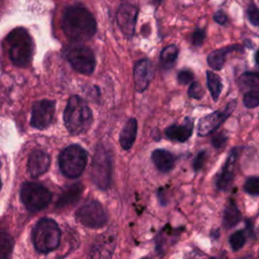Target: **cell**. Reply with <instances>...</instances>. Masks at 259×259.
Returning <instances> with one entry per match:
<instances>
[{
  "label": "cell",
  "instance_id": "6da1fadb",
  "mask_svg": "<svg viewBox=\"0 0 259 259\" xmlns=\"http://www.w3.org/2000/svg\"><path fill=\"white\" fill-rule=\"evenodd\" d=\"M65 35L74 42L90 39L96 32V21L91 12L81 5L68 7L62 18Z\"/></svg>",
  "mask_w": 259,
  "mask_h": 259
},
{
  "label": "cell",
  "instance_id": "7a4b0ae2",
  "mask_svg": "<svg viewBox=\"0 0 259 259\" xmlns=\"http://www.w3.org/2000/svg\"><path fill=\"white\" fill-rule=\"evenodd\" d=\"M93 120L92 111L87 102L77 96H71L64 110V122L71 135L77 136L86 133Z\"/></svg>",
  "mask_w": 259,
  "mask_h": 259
},
{
  "label": "cell",
  "instance_id": "3957f363",
  "mask_svg": "<svg viewBox=\"0 0 259 259\" xmlns=\"http://www.w3.org/2000/svg\"><path fill=\"white\" fill-rule=\"evenodd\" d=\"M6 45L9 59L15 66L29 65L33 55V42L24 28L17 27L11 30L6 37Z\"/></svg>",
  "mask_w": 259,
  "mask_h": 259
},
{
  "label": "cell",
  "instance_id": "277c9868",
  "mask_svg": "<svg viewBox=\"0 0 259 259\" xmlns=\"http://www.w3.org/2000/svg\"><path fill=\"white\" fill-rule=\"evenodd\" d=\"M31 239L36 251L49 253L58 248L61 240V230L53 219L42 218L33 227Z\"/></svg>",
  "mask_w": 259,
  "mask_h": 259
},
{
  "label": "cell",
  "instance_id": "5b68a950",
  "mask_svg": "<svg viewBox=\"0 0 259 259\" xmlns=\"http://www.w3.org/2000/svg\"><path fill=\"white\" fill-rule=\"evenodd\" d=\"M87 161V152L79 145H70L59 155L60 170L69 178L79 177L83 173Z\"/></svg>",
  "mask_w": 259,
  "mask_h": 259
},
{
  "label": "cell",
  "instance_id": "8992f818",
  "mask_svg": "<svg viewBox=\"0 0 259 259\" xmlns=\"http://www.w3.org/2000/svg\"><path fill=\"white\" fill-rule=\"evenodd\" d=\"M112 175V159L110 153L102 145L96 148L92 166L91 179L100 189H106L110 185Z\"/></svg>",
  "mask_w": 259,
  "mask_h": 259
},
{
  "label": "cell",
  "instance_id": "52a82bcc",
  "mask_svg": "<svg viewBox=\"0 0 259 259\" xmlns=\"http://www.w3.org/2000/svg\"><path fill=\"white\" fill-rule=\"evenodd\" d=\"M20 198L28 210L37 211L49 205L52 200V193L39 183L25 182L20 188Z\"/></svg>",
  "mask_w": 259,
  "mask_h": 259
},
{
  "label": "cell",
  "instance_id": "ba28073f",
  "mask_svg": "<svg viewBox=\"0 0 259 259\" xmlns=\"http://www.w3.org/2000/svg\"><path fill=\"white\" fill-rule=\"evenodd\" d=\"M65 57L73 69L79 73L90 75L95 69L96 60L93 52L80 42L68 47L65 50Z\"/></svg>",
  "mask_w": 259,
  "mask_h": 259
},
{
  "label": "cell",
  "instance_id": "9c48e42d",
  "mask_svg": "<svg viewBox=\"0 0 259 259\" xmlns=\"http://www.w3.org/2000/svg\"><path fill=\"white\" fill-rule=\"evenodd\" d=\"M76 218L78 222L88 228H100L107 221L105 210L97 200H89L81 205L76 211Z\"/></svg>",
  "mask_w": 259,
  "mask_h": 259
},
{
  "label": "cell",
  "instance_id": "30bf717a",
  "mask_svg": "<svg viewBox=\"0 0 259 259\" xmlns=\"http://www.w3.org/2000/svg\"><path fill=\"white\" fill-rule=\"evenodd\" d=\"M56 102L50 99H41L33 102L31 106L30 124L37 130L47 128L53 121Z\"/></svg>",
  "mask_w": 259,
  "mask_h": 259
},
{
  "label": "cell",
  "instance_id": "8fae6325",
  "mask_svg": "<svg viewBox=\"0 0 259 259\" xmlns=\"http://www.w3.org/2000/svg\"><path fill=\"white\" fill-rule=\"evenodd\" d=\"M236 104L237 101L232 100L227 104L224 110H218L201 117L197 125L198 136H207L214 132L231 115L236 107Z\"/></svg>",
  "mask_w": 259,
  "mask_h": 259
},
{
  "label": "cell",
  "instance_id": "7c38bea8",
  "mask_svg": "<svg viewBox=\"0 0 259 259\" xmlns=\"http://www.w3.org/2000/svg\"><path fill=\"white\" fill-rule=\"evenodd\" d=\"M137 16H138V8L132 4L123 3L119 6L116 19L118 26L122 33L128 37H131L136 28V22H137Z\"/></svg>",
  "mask_w": 259,
  "mask_h": 259
},
{
  "label": "cell",
  "instance_id": "4fadbf2b",
  "mask_svg": "<svg viewBox=\"0 0 259 259\" xmlns=\"http://www.w3.org/2000/svg\"><path fill=\"white\" fill-rule=\"evenodd\" d=\"M115 248V235L104 233L100 235L93 243L90 249V256L95 258L111 257Z\"/></svg>",
  "mask_w": 259,
  "mask_h": 259
},
{
  "label": "cell",
  "instance_id": "5bb4252c",
  "mask_svg": "<svg viewBox=\"0 0 259 259\" xmlns=\"http://www.w3.org/2000/svg\"><path fill=\"white\" fill-rule=\"evenodd\" d=\"M154 76L152 63L148 59L140 60L134 70V77L136 83V89L139 92H143L149 86L152 78Z\"/></svg>",
  "mask_w": 259,
  "mask_h": 259
},
{
  "label": "cell",
  "instance_id": "9a60e30c",
  "mask_svg": "<svg viewBox=\"0 0 259 259\" xmlns=\"http://www.w3.org/2000/svg\"><path fill=\"white\" fill-rule=\"evenodd\" d=\"M51 159L50 156L41 151L34 150L30 153L27 161V170L31 177L36 178L46 173L50 167Z\"/></svg>",
  "mask_w": 259,
  "mask_h": 259
},
{
  "label": "cell",
  "instance_id": "2e32d148",
  "mask_svg": "<svg viewBox=\"0 0 259 259\" xmlns=\"http://www.w3.org/2000/svg\"><path fill=\"white\" fill-rule=\"evenodd\" d=\"M238 154H239L238 148H234L231 151V153L222 169V172L218 176V179H217L218 189L225 191L231 187L233 180H234V166H235V162L237 160Z\"/></svg>",
  "mask_w": 259,
  "mask_h": 259
},
{
  "label": "cell",
  "instance_id": "e0dca14e",
  "mask_svg": "<svg viewBox=\"0 0 259 259\" xmlns=\"http://www.w3.org/2000/svg\"><path fill=\"white\" fill-rule=\"evenodd\" d=\"M192 130L193 122L189 117H187L183 124H172L168 126L165 130V135L171 141L185 142L190 138Z\"/></svg>",
  "mask_w": 259,
  "mask_h": 259
},
{
  "label": "cell",
  "instance_id": "ac0fdd59",
  "mask_svg": "<svg viewBox=\"0 0 259 259\" xmlns=\"http://www.w3.org/2000/svg\"><path fill=\"white\" fill-rule=\"evenodd\" d=\"M152 160L158 170L161 172H169L173 169L176 158L172 153L166 150L157 149L152 153Z\"/></svg>",
  "mask_w": 259,
  "mask_h": 259
},
{
  "label": "cell",
  "instance_id": "d6986e66",
  "mask_svg": "<svg viewBox=\"0 0 259 259\" xmlns=\"http://www.w3.org/2000/svg\"><path fill=\"white\" fill-rule=\"evenodd\" d=\"M233 51H242V47L238 45H234V46H229V47L211 52L207 57V63L209 67L212 68L213 70H221L225 64L226 56Z\"/></svg>",
  "mask_w": 259,
  "mask_h": 259
},
{
  "label": "cell",
  "instance_id": "ffe728a7",
  "mask_svg": "<svg viewBox=\"0 0 259 259\" xmlns=\"http://www.w3.org/2000/svg\"><path fill=\"white\" fill-rule=\"evenodd\" d=\"M138 131V122L135 118H130L120 132L119 143L123 150H130L136 140Z\"/></svg>",
  "mask_w": 259,
  "mask_h": 259
},
{
  "label": "cell",
  "instance_id": "44dd1931",
  "mask_svg": "<svg viewBox=\"0 0 259 259\" xmlns=\"http://www.w3.org/2000/svg\"><path fill=\"white\" fill-rule=\"evenodd\" d=\"M83 191V185L80 183H76L68 187L60 196L57 202V206L59 208H62L64 206L70 205L72 203H75L81 196V193Z\"/></svg>",
  "mask_w": 259,
  "mask_h": 259
},
{
  "label": "cell",
  "instance_id": "7402d4cb",
  "mask_svg": "<svg viewBox=\"0 0 259 259\" xmlns=\"http://www.w3.org/2000/svg\"><path fill=\"white\" fill-rule=\"evenodd\" d=\"M242 214L237 207L234 200L230 199L228 204L225 207L224 210V217H223V225L226 229H230L235 227L240 221H241Z\"/></svg>",
  "mask_w": 259,
  "mask_h": 259
},
{
  "label": "cell",
  "instance_id": "603a6c76",
  "mask_svg": "<svg viewBox=\"0 0 259 259\" xmlns=\"http://www.w3.org/2000/svg\"><path fill=\"white\" fill-rule=\"evenodd\" d=\"M238 84L242 90L249 91L259 88V73L258 72H245L239 79Z\"/></svg>",
  "mask_w": 259,
  "mask_h": 259
},
{
  "label": "cell",
  "instance_id": "cb8c5ba5",
  "mask_svg": "<svg viewBox=\"0 0 259 259\" xmlns=\"http://www.w3.org/2000/svg\"><path fill=\"white\" fill-rule=\"evenodd\" d=\"M206 82H207V87L209 89L212 99L214 101H217L219 99V96L223 89L221 77L211 71H207L206 72Z\"/></svg>",
  "mask_w": 259,
  "mask_h": 259
},
{
  "label": "cell",
  "instance_id": "d4e9b609",
  "mask_svg": "<svg viewBox=\"0 0 259 259\" xmlns=\"http://www.w3.org/2000/svg\"><path fill=\"white\" fill-rule=\"evenodd\" d=\"M178 56V49L175 45H170L164 48L160 54L161 62L165 66H172Z\"/></svg>",
  "mask_w": 259,
  "mask_h": 259
},
{
  "label": "cell",
  "instance_id": "484cf974",
  "mask_svg": "<svg viewBox=\"0 0 259 259\" xmlns=\"http://www.w3.org/2000/svg\"><path fill=\"white\" fill-rule=\"evenodd\" d=\"M13 248V240L6 232L0 234V257L2 259L8 258Z\"/></svg>",
  "mask_w": 259,
  "mask_h": 259
},
{
  "label": "cell",
  "instance_id": "4316f807",
  "mask_svg": "<svg viewBox=\"0 0 259 259\" xmlns=\"http://www.w3.org/2000/svg\"><path fill=\"white\" fill-rule=\"evenodd\" d=\"M243 103L248 108H254L259 105V88L246 91L243 97Z\"/></svg>",
  "mask_w": 259,
  "mask_h": 259
},
{
  "label": "cell",
  "instance_id": "83f0119b",
  "mask_svg": "<svg viewBox=\"0 0 259 259\" xmlns=\"http://www.w3.org/2000/svg\"><path fill=\"white\" fill-rule=\"evenodd\" d=\"M230 245L232 247V249L234 251H237L239 249H241L245 242H246V237L244 234V231H237L235 232L233 235H231L230 239H229Z\"/></svg>",
  "mask_w": 259,
  "mask_h": 259
},
{
  "label": "cell",
  "instance_id": "f1b7e54d",
  "mask_svg": "<svg viewBox=\"0 0 259 259\" xmlns=\"http://www.w3.org/2000/svg\"><path fill=\"white\" fill-rule=\"evenodd\" d=\"M244 189L249 194L258 195L259 194V177L252 176L247 178L244 183Z\"/></svg>",
  "mask_w": 259,
  "mask_h": 259
},
{
  "label": "cell",
  "instance_id": "f546056e",
  "mask_svg": "<svg viewBox=\"0 0 259 259\" xmlns=\"http://www.w3.org/2000/svg\"><path fill=\"white\" fill-rule=\"evenodd\" d=\"M247 15H248V19L253 25L259 26V9L256 5L254 4L249 5L247 9Z\"/></svg>",
  "mask_w": 259,
  "mask_h": 259
},
{
  "label": "cell",
  "instance_id": "4dcf8cb0",
  "mask_svg": "<svg viewBox=\"0 0 259 259\" xmlns=\"http://www.w3.org/2000/svg\"><path fill=\"white\" fill-rule=\"evenodd\" d=\"M204 94V91L202 89V87L199 85V83L197 82H193L189 89H188V95L191 98H195V99H200Z\"/></svg>",
  "mask_w": 259,
  "mask_h": 259
},
{
  "label": "cell",
  "instance_id": "1f68e13d",
  "mask_svg": "<svg viewBox=\"0 0 259 259\" xmlns=\"http://www.w3.org/2000/svg\"><path fill=\"white\" fill-rule=\"evenodd\" d=\"M177 80L180 84H183V85L188 84L189 82H191L193 80V74L190 70H181L178 73Z\"/></svg>",
  "mask_w": 259,
  "mask_h": 259
},
{
  "label": "cell",
  "instance_id": "d6a6232c",
  "mask_svg": "<svg viewBox=\"0 0 259 259\" xmlns=\"http://www.w3.org/2000/svg\"><path fill=\"white\" fill-rule=\"evenodd\" d=\"M204 37H205V31L204 29H201V28H197L195 29V31L192 33V37H191V40H192V44L196 47H199L203 40H204Z\"/></svg>",
  "mask_w": 259,
  "mask_h": 259
},
{
  "label": "cell",
  "instance_id": "836d02e7",
  "mask_svg": "<svg viewBox=\"0 0 259 259\" xmlns=\"http://www.w3.org/2000/svg\"><path fill=\"white\" fill-rule=\"evenodd\" d=\"M206 158V151L202 150L200 152H198V154L195 156L194 160H193V169L195 171L200 170V168L203 166L204 161Z\"/></svg>",
  "mask_w": 259,
  "mask_h": 259
},
{
  "label": "cell",
  "instance_id": "e575fe53",
  "mask_svg": "<svg viewBox=\"0 0 259 259\" xmlns=\"http://www.w3.org/2000/svg\"><path fill=\"white\" fill-rule=\"evenodd\" d=\"M226 142H227V137H226L225 134H223V133L217 134V135L212 138V140H211V144H212V146H213L214 148H222V147H224L225 144H226Z\"/></svg>",
  "mask_w": 259,
  "mask_h": 259
},
{
  "label": "cell",
  "instance_id": "d590c367",
  "mask_svg": "<svg viewBox=\"0 0 259 259\" xmlns=\"http://www.w3.org/2000/svg\"><path fill=\"white\" fill-rule=\"evenodd\" d=\"M213 19L219 24H225L227 22V16L223 11H218L213 15Z\"/></svg>",
  "mask_w": 259,
  "mask_h": 259
},
{
  "label": "cell",
  "instance_id": "8d00e7d4",
  "mask_svg": "<svg viewBox=\"0 0 259 259\" xmlns=\"http://www.w3.org/2000/svg\"><path fill=\"white\" fill-rule=\"evenodd\" d=\"M255 62H256V64L259 66V50L256 52V54H255Z\"/></svg>",
  "mask_w": 259,
  "mask_h": 259
},
{
  "label": "cell",
  "instance_id": "74e56055",
  "mask_svg": "<svg viewBox=\"0 0 259 259\" xmlns=\"http://www.w3.org/2000/svg\"><path fill=\"white\" fill-rule=\"evenodd\" d=\"M161 1H162V0H155V2H156V3H160Z\"/></svg>",
  "mask_w": 259,
  "mask_h": 259
}]
</instances>
